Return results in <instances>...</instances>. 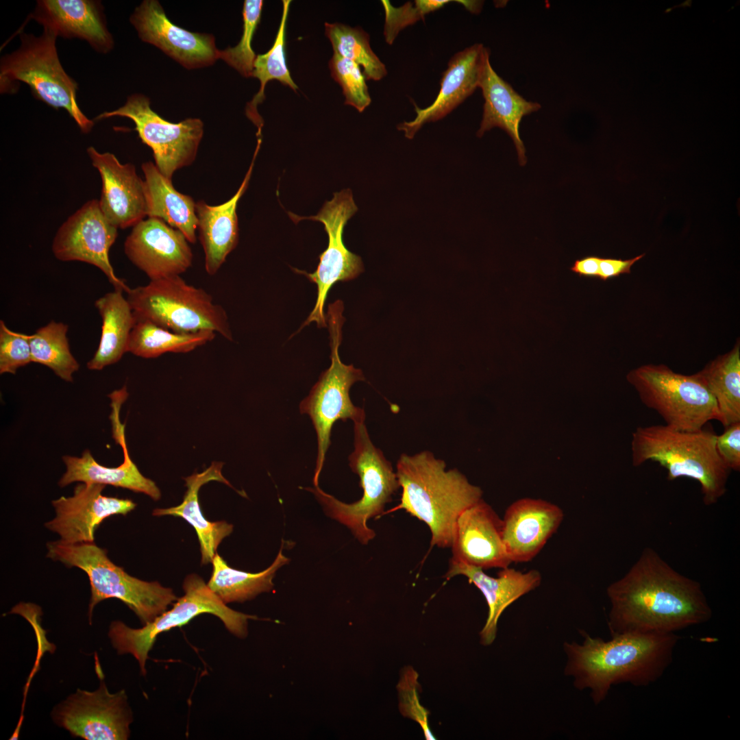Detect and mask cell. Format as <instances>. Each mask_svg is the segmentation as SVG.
Masks as SVG:
<instances>
[{"instance_id":"20","label":"cell","mask_w":740,"mask_h":740,"mask_svg":"<svg viewBox=\"0 0 740 740\" xmlns=\"http://www.w3.org/2000/svg\"><path fill=\"white\" fill-rule=\"evenodd\" d=\"M110 399L112 412L110 419L112 437L123 449V462L116 467L103 466L95 460L88 449L83 452L80 457L64 455L62 460L66 469L60 479L58 485L64 487L75 482L112 485L143 493L155 501L158 500L161 496L159 488L153 480L140 473L127 450L125 424L121 423L119 418L120 409L125 399L119 395H113Z\"/></svg>"},{"instance_id":"18","label":"cell","mask_w":740,"mask_h":740,"mask_svg":"<svg viewBox=\"0 0 740 740\" xmlns=\"http://www.w3.org/2000/svg\"><path fill=\"white\" fill-rule=\"evenodd\" d=\"M105 487L97 483L77 484L73 495L51 502L56 516L45 527L68 543L94 542L95 532L104 519L125 515L136 506L131 500L103 495Z\"/></svg>"},{"instance_id":"5","label":"cell","mask_w":740,"mask_h":740,"mask_svg":"<svg viewBox=\"0 0 740 740\" xmlns=\"http://www.w3.org/2000/svg\"><path fill=\"white\" fill-rule=\"evenodd\" d=\"M47 556L69 567L83 570L89 579L91 597L88 616L100 602L116 598L138 616L143 625L165 612L177 600L173 590L158 582H147L129 575L112 563L106 550L92 543H68L61 540L47 544Z\"/></svg>"},{"instance_id":"27","label":"cell","mask_w":740,"mask_h":740,"mask_svg":"<svg viewBox=\"0 0 740 740\" xmlns=\"http://www.w3.org/2000/svg\"><path fill=\"white\" fill-rule=\"evenodd\" d=\"M484 99L483 115L477 136L481 137L495 127L504 130L512 138L521 166L526 164V149L519 136L523 116L541 108L537 102L526 100L502 79L487 60L479 84Z\"/></svg>"},{"instance_id":"9","label":"cell","mask_w":740,"mask_h":740,"mask_svg":"<svg viewBox=\"0 0 740 740\" xmlns=\"http://www.w3.org/2000/svg\"><path fill=\"white\" fill-rule=\"evenodd\" d=\"M183 589L184 595L176 600L171 609L140 628H132L120 621L110 624L108 636L112 646L119 654H132L138 661L143 675L146 674L149 652L157 637L163 632L182 626L201 614L210 613L219 617L231 633L244 639L248 632V620L257 619L227 606L195 574L186 577Z\"/></svg>"},{"instance_id":"25","label":"cell","mask_w":740,"mask_h":740,"mask_svg":"<svg viewBox=\"0 0 740 740\" xmlns=\"http://www.w3.org/2000/svg\"><path fill=\"white\" fill-rule=\"evenodd\" d=\"M458 575L467 578L482 593L489 607L486 623L480 632V642L491 645L497 634L500 617L505 609L523 595L538 587L541 576L537 570L522 572L513 568H503L497 577L486 574L483 569L451 558L444 578L449 580Z\"/></svg>"},{"instance_id":"31","label":"cell","mask_w":740,"mask_h":740,"mask_svg":"<svg viewBox=\"0 0 740 740\" xmlns=\"http://www.w3.org/2000/svg\"><path fill=\"white\" fill-rule=\"evenodd\" d=\"M289 561L282 554L281 547L267 569L253 574L230 567L217 552L212 561V572L207 584L225 604L243 602L271 591L276 571Z\"/></svg>"},{"instance_id":"36","label":"cell","mask_w":740,"mask_h":740,"mask_svg":"<svg viewBox=\"0 0 740 740\" xmlns=\"http://www.w3.org/2000/svg\"><path fill=\"white\" fill-rule=\"evenodd\" d=\"M325 34L334 53L362 66L367 79L379 81L386 76V66L371 49L369 36L362 29L325 23Z\"/></svg>"},{"instance_id":"40","label":"cell","mask_w":740,"mask_h":740,"mask_svg":"<svg viewBox=\"0 0 740 740\" xmlns=\"http://www.w3.org/2000/svg\"><path fill=\"white\" fill-rule=\"evenodd\" d=\"M32 361L29 334L14 332L0 321V373L15 374Z\"/></svg>"},{"instance_id":"28","label":"cell","mask_w":740,"mask_h":740,"mask_svg":"<svg viewBox=\"0 0 740 740\" xmlns=\"http://www.w3.org/2000/svg\"><path fill=\"white\" fill-rule=\"evenodd\" d=\"M223 465L221 462H212L201 473H195L185 478L187 489L182 502L173 507L154 509L152 513L158 517H181L194 528L199 541L202 565L212 563L218 546L233 530V526L226 521H208L202 514L198 499L201 486L210 481H218L232 487L222 475Z\"/></svg>"},{"instance_id":"4","label":"cell","mask_w":740,"mask_h":740,"mask_svg":"<svg viewBox=\"0 0 740 740\" xmlns=\"http://www.w3.org/2000/svg\"><path fill=\"white\" fill-rule=\"evenodd\" d=\"M717 434L704 428L679 430L666 425L639 426L632 433V464L659 463L667 479L691 478L701 486L703 502L715 504L726 492L731 471L716 448Z\"/></svg>"},{"instance_id":"38","label":"cell","mask_w":740,"mask_h":740,"mask_svg":"<svg viewBox=\"0 0 740 740\" xmlns=\"http://www.w3.org/2000/svg\"><path fill=\"white\" fill-rule=\"evenodd\" d=\"M332 78L343 89L345 104L362 112L369 106L371 99L366 84V77L360 66L354 62L334 53L329 62Z\"/></svg>"},{"instance_id":"32","label":"cell","mask_w":740,"mask_h":740,"mask_svg":"<svg viewBox=\"0 0 740 740\" xmlns=\"http://www.w3.org/2000/svg\"><path fill=\"white\" fill-rule=\"evenodd\" d=\"M695 375L715 398L724 427L740 422L739 341L730 352L711 361Z\"/></svg>"},{"instance_id":"13","label":"cell","mask_w":740,"mask_h":740,"mask_svg":"<svg viewBox=\"0 0 740 740\" xmlns=\"http://www.w3.org/2000/svg\"><path fill=\"white\" fill-rule=\"evenodd\" d=\"M357 210L352 191L346 189L335 193L333 198L326 201L315 216L301 217L288 213L295 223L302 219L321 222L328 236V247L319 255V263L313 273L294 269L305 275L317 287L314 308L301 328L312 322H315L319 328L326 327L324 306L330 288L337 282L354 279L363 271L361 258L348 250L343 241L344 227Z\"/></svg>"},{"instance_id":"14","label":"cell","mask_w":740,"mask_h":740,"mask_svg":"<svg viewBox=\"0 0 740 740\" xmlns=\"http://www.w3.org/2000/svg\"><path fill=\"white\" fill-rule=\"evenodd\" d=\"M117 231L103 214L99 200L91 199L60 226L53 239L52 252L60 261H79L97 267L114 290L127 293L130 288L116 275L109 258Z\"/></svg>"},{"instance_id":"11","label":"cell","mask_w":740,"mask_h":740,"mask_svg":"<svg viewBox=\"0 0 740 740\" xmlns=\"http://www.w3.org/2000/svg\"><path fill=\"white\" fill-rule=\"evenodd\" d=\"M626 379L642 403L667 426L695 431L711 420L721 421L715 398L695 374L676 373L664 365H645L630 371Z\"/></svg>"},{"instance_id":"34","label":"cell","mask_w":740,"mask_h":740,"mask_svg":"<svg viewBox=\"0 0 740 740\" xmlns=\"http://www.w3.org/2000/svg\"><path fill=\"white\" fill-rule=\"evenodd\" d=\"M291 0H283L280 24L271 48L265 53L258 54L254 62L251 77L259 79L260 88L251 101L247 103L245 114L258 127V135L261 134L263 121L258 112V106L265 99L264 89L271 80H278L296 91L298 86L293 80L286 62V27Z\"/></svg>"},{"instance_id":"22","label":"cell","mask_w":740,"mask_h":740,"mask_svg":"<svg viewBox=\"0 0 740 740\" xmlns=\"http://www.w3.org/2000/svg\"><path fill=\"white\" fill-rule=\"evenodd\" d=\"M490 52L481 43H476L456 53L449 60L441 80V88L431 105L420 108L415 106L416 117L398 125L408 138H412L426 123L445 117L463 102L479 87L480 78Z\"/></svg>"},{"instance_id":"7","label":"cell","mask_w":740,"mask_h":740,"mask_svg":"<svg viewBox=\"0 0 740 740\" xmlns=\"http://www.w3.org/2000/svg\"><path fill=\"white\" fill-rule=\"evenodd\" d=\"M57 37L46 28L39 36L21 32L19 47L1 58L0 90L14 93L16 81L24 82L36 99L53 108L66 110L80 130L88 134L94 122L77 103V84L61 65L56 47Z\"/></svg>"},{"instance_id":"1","label":"cell","mask_w":740,"mask_h":740,"mask_svg":"<svg viewBox=\"0 0 740 740\" xmlns=\"http://www.w3.org/2000/svg\"><path fill=\"white\" fill-rule=\"evenodd\" d=\"M607 595L611 636L675 633L712 617L700 584L678 572L650 547L608 586Z\"/></svg>"},{"instance_id":"41","label":"cell","mask_w":740,"mask_h":740,"mask_svg":"<svg viewBox=\"0 0 740 740\" xmlns=\"http://www.w3.org/2000/svg\"><path fill=\"white\" fill-rule=\"evenodd\" d=\"M418 674L410 667H407L397 685L399 698V711L406 717L417 722L421 727L427 740H434L428 724V711L419 702L418 695Z\"/></svg>"},{"instance_id":"19","label":"cell","mask_w":740,"mask_h":740,"mask_svg":"<svg viewBox=\"0 0 740 740\" xmlns=\"http://www.w3.org/2000/svg\"><path fill=\"white\" fill-rule=\"evenodd\" d=\"M92 166L102 182L99 207L117 229L134 227L147 217L144 180L131 163L122 164L112 153L87 149Z\"/></svg>"},{"instance_id":"17","label":"cell","mask_w":740,"mask_h":740,"mask_svg":"<svg viewBox=\"0 0 740 740\" xmlns=\"http://www.w3.org/2000/svg\"><path fill=\"white\" fill-rule=\"evenodd\" d=\"M188 241L161 219L147 217L136 224L124 243L131 262L150 280L181 275L192 265Z\"/></svg>"},{"instance_id":"8","label":"cell","mask_w":740,"mask_h":740,"mask_svg":"<svg viewBox=\"0 0 740 740\" xmlns=\"http://www.w3.org/2000/svg\"><path fill=\"white\" fill-rule=\"evenodd\" d=\"M365 421V414L354 421V450L349 457L350 468L360 478L361 499L347 504L319 485L306 489L315 495L329 517L346 526L360 543L367 545L375 536L367 526L368 520L383 513L400 486L391 463L371 442Z\"/></svg>"},{"instance_id":"39","label":"cell","mask_w":740,"mask_h":740,"mask_svg":"<svg viewBox=\"0 0 740 740\" xmlns=\"http://www.w3.org/2000/svg\"><path fill=\"white\" fill-rule=\"evenodd\" d=\"M450 1L449 0H417L413 3L407 2L396 8L393 7L388 1H382L385 12L384 34L386 42L391 45L403 29L423 19L426 14L441 8Z\"/></svg>"},{"instance_id":"30","label":"cell","mask_w":740,"mask_h":740,"mask_svg":"<svg viewBox=\"0 0 740 740\" xmlns=\"http://www.w3.org/2000/svg\"><path fill=\"white\" fill-rule=\"evenodd\" d=\"M123 292L114 290L95 302L102 325L98 348L87 362V367L90 370H102L119 361L127 352L129 338L136 319Z\"/></svg>"},{"instance_id":"16","label":"cell","mask_w":740,"mask_h":740,"mask_svg":"<svg viewBox=\"0 0 740 740\" xmlns=\"http://www.w3.org/2000/svg\"><path fill=\"white\" fill-rule=\"evenodd\" d=\"M130 21L143 42L158 47L187 69L209 66L219 59L220 50L213 35L191 32L176 25L158 1H143Z\"/></svg>"},{"instance_id":"2","label":"cell","mask_w":740,"mask_h":740,"mask_svg":"<svg viewBox=\"0 0 740 740\" xmlns=\"http://www.w3.org/2000/svg\"><path fill=\"white\" fill-rule=\"evenodd\" d=\"M582 644L564 643L565 674L580 690L591 689L595 704L619 683L645 687L659 679L672 662L679 637L675 633L622 634L610 641L582 632Z\"/></svg>"},{"instance_id":"23","label":"cell","mask_w":740,"mask_h":740,"mask_svg":"<svg viewBox=\"0 0 740 740\" xmlns=\"http://www.w3.org/2000/svg\"><path fill=\"white\" fill-rule=\"evenodd\" d=\"M563 519L558 506L543 500L523 498L510 505L502 520L503 541L511 562L534 558Z\"/></svg>"},{"instance_id":"43","label":"cell","mask_w":740,"mask_h":740,"mask_svg":"<svg viewBox=\"0 0 740 740\" xmlns=\"http://www.w3.org/2000/svg\"><path fill=\"white\" fill-rule=\"evenodd\" d=\"M645 254L628 260L612 258H601L598 279L606 281L621 274L630 273L632 265L641 260Z\"/></svg>"},{"instance_id":"15","label":"cell","mask_w":740,"mask_h":740,"mask_svg":"<svg viewBox=\"0 0 740 740\" xmlns=\"http://www.w3.org/2000/svg\"><path fill=\"white\" fill-rule=\"evenodd\" d=\"M60 726L87 740H125L132 715L123 690L110 693L104 682L95 691L77 689L53 712Z\"/></svg>"},{"instance_id":"44","label":"cell","mask_w":740,"mask_h":740,"mask_svg":"<svg viewBox=\"0 0 740 740\" xmlns=\"http://www.w3.org/2000/svg\"><path fill=\"white\" fill-rule=\"evenodd\" d=\"M600 259L597 256H588L576 260L570 270L580 277L598 278Z\"/></svg>"},{"instance_id":"21","label":"cell","mask_w":740,"mask_h":740,"mask_svg":"<svg viewBox=\"0 0 740 740\" xmlns=\"http://www.w3.org/2000/svg\"><path fill=\"white\" fill-rule=\"evenodd\" d=\"M452 558L487 569L506 568L512 563L502 537V520L482 498L458 517L452 544Z\"/></svg>"},{"instance_id":"10","label":"cell","mask_w":740,"mask_h":740,"mask_svg":"<svg viewBox=\"0 0 740 740\" xmlns=\"http://www.w3.org/2000/svg\"><path fill=\"white\" fill-rule=\"evenodd\" d=\"M343 304L341 300L330 304L325 315L330 333L331 365L322 373L308 395L299 406L300 412L310 417L317 437V456L313 477L314 486L323 467L326 452L330 445L332 426L337 420L353 421L365 415L363 408L353 404L349 389L357 381L365 380L360 369L347 365L341 360L338 347L342 339Z\"/></svg>"},{"instance_id":"3","label":"cell","mask_w":740,"mask_h":740,"mask_svg":"<svg viewBox=\"0 0 740 740\" xmlns=\"http://www.w3.org/2000/svg\"><path fill=\"white\" fill-rule=\"evenodd\" d=\"M396 474L402 493L393 510L404 509L424 522L431 532V547H451L458 517L482 499L481 489L458 469L446 470L445 461L428 451L402 454Z\"/></svg>"},{"instance_id":"29","label":"cell","mask_w":740,"mask_h":740,"mask_svg":"<svg viewBox=\"0 0 740 740\" xmlns=\"http://www.w3.org/2000/svg\"><path fill=\"white\" fill-rule=\"evenodd\" d=\"M144 175L147 217L162 220L182 232L190 243L197 241V217L196 202L190 196L182 194L173 187L151 162L142 164Z\"/></svg>"},{"instance_id":"35","label":"cell","mask_w":740,"mask_h":740,"mask_svg":"<svg viewBox=\"0 0 740 740\" xmlns=\"http://www.w3.org/2000/svg\"><path fill=\"white\" fill-rule=\"evenodd\" d=\"M68 330V325L52 320L29 334V342L32 362L49 367L60 379L71 382L79 365L71 352Z\"/></svg>"},{"instance_id":"26","label":"cell","mask_w":740,"mask_h":740,"mask_svg":"<svg viewBox=\"0 0 740 740\" xmlns=\"http://www.w3.org/2000/svg\"><path fill=\"white\" fill-rule=\"evenodd\" d=\"M259 147L258 145L243 182L231 199L217 206L208 205L202 200L196 202L197 230L204 252L205 269L210 275L218 272L238 244L237 204L248 186Z\"/></svg>"},{"instance_id":"6","label":"cell","mask_w":740,"mask_h":740,"mask_svg":"<svg viewBox=\"0 0 740 740\" xmlns=\"http://www.w3.org/2000/svg\"><path fill=\"white\" fill-rule=\"evenodd\" d=\"M127 294L136 321H148L179 333L212 330L227 340L233 339L223 307L181 275L150 280L145 286L130 288Z\"/></svg>"},{"instance_id":"33","label":"cell","mask_w":740,"mask_h":740,"mask_svg":"<svg viewBox=\"0 0 740 740\" xmlns=\"http://www.w3.org/2000/svg\"><path fill=\"white\" fill-rule=\"evenodd\" d=\"M216 333L201 330L179 333L148 321H136L130 335L127 352L145 358L167 353H186L212 341Z\"/></svg>"},{"instance_id":"24","label":"cell","mask_w":740,"mask_h":740,"mask_svg":"<svg viewBox=\"0 0 740 740\" xmlns=\"http://www.w3.org/2000/svg\"><path fill=\"white\" fill-rule=\"evenodd\" d=\"M30 17L57 36L85 40L99 53H107L114 47L100 1L40 0Z\"/></svg>"},{"instance_id":"37","label":"cell","mask_w":740,"mask_h":740,"mask_svg":"<svg viewBox=\"0 0 740 740\" xmlns=\"http://www.w3.org/2000/svg\"><path fill=\"white\" fill-rule=\"evenodd\" d=\"M262 0H245L243 8V34L239 42L233 47L220 50L219 59L245 77H251L256 55L251 41L260 21Z\"/></svg>"},{"instance_id":"42","label":"cell","mask_w":740,"mask_h":740,"mask_svg":"<svg viewBox=\"0 0 740 740\" xmlns=\"http://www.w3.org/2000/svg\"><path fill=\"white\" fill-rule=\"evenodd\" d=\"M721 435H717V452L730 470L740 469V422L724 427Z\"/></svg>"},{"instance_id":"12","label":"cell","mask_w":740,"mask_h":740,"mask_svg":"<svg viewBox=\"0 0 740 740\" xmlns=\"http://www.w3.org/2000/svg\"><path fill=\"white\" fill-rule=\"evenodd\" d=\"M116 116L134 123L142 142L153 151L154 164L170 180L177 170L195 160L204 134V123L199 119L188 118L177 123L167 121L151 109L149 99L142 94L129 96L123 106L104 112L95 119Z\"/></svg>"}]
</instances>
